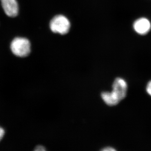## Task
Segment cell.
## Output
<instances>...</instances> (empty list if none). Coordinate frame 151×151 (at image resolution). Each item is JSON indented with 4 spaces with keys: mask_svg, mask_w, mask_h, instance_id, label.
Here are the masks:
<instances>
[{
    "mask_svg": "<svg viewBox=\"0 0 151 151\" xmlns=\"http://www.w3.org/2000/svg\"><path fill=\"white\" fill-rule=\"evenodd\" d=\"M50 26L53 32L64 35L68 33L70 24L67 17L62 15H58L53 18Z\"/></svg>",
    "mask_w": 151,
    "mask_h": 151,
    "instance_id": "2",
    "label": "cell"
},
{
    "mask_svg": "<svg viewBox=\"0 0 151 151\" xmlns=\"http://www.w3.org/2000/svg\"><path fill=\"white\" fill-rule=\"evenodd\" d=\"M128 85L125 80L122 78L118 77L114 80L113 84V91L117 94L120 100L126 97L127 93Z\"/></svg>",
    "mask_w": 151,
    "mask_h": 151,
    "instance_id": "3",
    "label": "cell"
},
{
    "mask_svg": "<svg viewBox=\"0 0 151 151\" xmlns=\"http://www.w3.org/2000/svg\"><path fill=\"white\" fill-rule=\"evenodd\" d=\"M10 49L15 55L20 57H26L31 51V44L27 39L16 37L12 42Z\"/></svg>",
    "mask_w": 151,
    "mask_h": 151,
    "instance_id": "1",
    "label": "cell"
},
{
    "mask_svg": "<svg viewBox=\"0 0 151 151\" xmlns=\"http://www.w3.org/2000/svg\"><path fill=\"white\" fill-rule=\"evenodd\" d=\"M146 91L147 93L151 96V80L147 84Z\"/></svg>",
    "mask_w": 151,
    "mask_h": 151,
    "instance_id": "7",
    "label": "cell"
},
{
    "mask_svg": "<svg viewBox=\"0 0 151 151\" xmlns=\"http://www.w3.org/2000/svg\"><path fill=\"white\" fill-rule=\"evenodd\" d=\"M116 150L115 149L111 147H107L102 149V151H114Z\"/></svg>",
    "mask_w": 151,
    "mask_h": 151,
    "instance_id": "9",
    "label": "cell"
},
{
    "mask_svg": "<svg viewBox=\"0 0 151 151\" xmlns=\"http://www.w3.org/2000/svg\"><path fill=\"white\" fill-rule=\"evenodd\" d=\"M4 133H5L4 130L1 127H0V141L2 139V138L4 136Z\"/></svg>",
    "mask_w": 151,
    "mask_h": 151,
    "instance_id": "8",
    "label": "cell"
},
{
    "mask_svg": "<svg viewBox=\"0 0 151 151\" xmlns=\"http://www.w3.org/2000/svg\"><path fill=\"white\" fill-rule=\"evenodd\" d=\"M35 150L37 151H44L46 150V149L45 148V147H43L42 146H37V148L35 149Z\"/></svg>",
    "mask_w": 151,
    "mask_h": 151,
    "instance_id": "10",
    "label": "cell"
},
{
    "mask_svg": "<svg viewBox=\"0 0 151 151\" xmlns=\"http://www.w3.org/2000/svg\"><path fill=\"white\" fill-rule=\"evenodd\" d=\"M101 97L104 102L110 106L116 105L121 101L117 94L113 91L103 92L101 93Z\"/></svg>",
    "mask_w": 151,
    "mask_h": 151,
    "instance_id": "6",
    "label": "cell"
},
{
    "mask_svg": "<svg viewBox=\"0 0 151 151\" xmlns=\"http://www.w3.org/2000/svg\"><path fill=\"white\" fill-rule=\"evenodd\" d=\"M3 9L6 15L14 17L18 14L19 6L16 0H1Z\"/></svg>",
    "mask_w": 151,
    "mask_h": 151,
    "instance_id": "4",
    "label": "cell"
},
{
    "mask_svg": "<svg viewBox=\"0 0 151 151\" xmlns=\"http://www.w3.org/2000/svg\"><path fill=\"white\" fill-rule=\"evenodd\" d=\"M134 30L138 34L145 35L148 33L151 28L150 21L145 18H141L136 20L133 24Z\"/></svg>",
    "mask_w": 151,
    "mask_h": 151,
    "instance_id": "5",
    "label": "cell"
}]
</instances>
